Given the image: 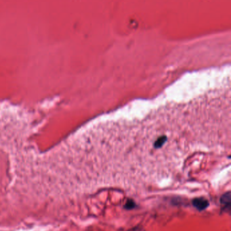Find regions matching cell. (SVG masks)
I'll return each instance as SVG.
<instances>
[{
  "label": "cell",
  "instance_id": "1",
  "mask_svg": "<svg viewBox=\"0 0 231 231\" xmlns=\"http://www.w3.org/2000/svg\"><path fill=\"white\" fill-rule=\"evenodd\" d=\"M193 206L196 207L197 210L201 211L206 209L209 206V202L206 199L203 198H197L193 201Z\"/></svg>",
  "mask_w": 231,
  "mask_h": 231
},
{
  "label": "cell",
  "instance_id": "2",
  "mask_svg": "<svg viewBox=\"0 0 231 231\" xmlns=\"http://www.w3.org/2000/svg\"><path fill=\"white\" fill-rule=\"evenodd\" d=\"M221 203L226 206H230V193H228L224 195L221 198Z\"/></svg>",
  "mask_w": 231,
  "mask_h": 231
},
{
  "label": "cell",
  "instance_id": "3",
  "mask_svg": "<svg viewBox=\"0 0 231 231\" xmlns=\"http://www.w3.org/2000/svg\"><path fill=\"white\" fill-rule=\"evenodd\" d=\"M134 203L132 201H128L127 202V203L126 204V207L127 209H130V208H132L133 207H134Z\"/></svg>",
  "mask_w": 231,
  "mask_h": 231
}]
</instances>
